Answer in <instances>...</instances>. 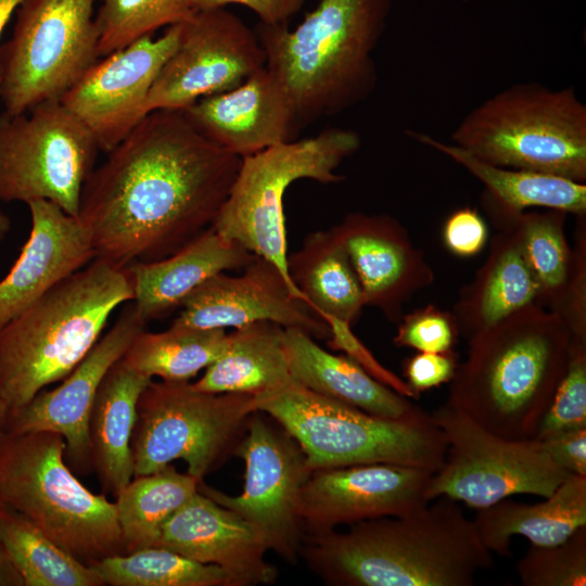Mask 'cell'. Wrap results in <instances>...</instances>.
<instances>
[{
    "label": "cell",
    "instance_id": "34",
    "mask_svg": "<svg viewBox=\"0 0 586 586\" xmlns=\"http://www.w3.org/2000/svg\"><path fill=\"white\" fill-rule=\"evenodd\" d=\"M0 543L23 586H104L92 565L60 547L18 512L0 505Z\"/></svg>",
    "mask_w": 586,
    "mask_h": 586
},
{
    "label": "cell",
    "instance_id": "14",
    "mask_svg": "<svg viewBox=\"0 0 586 586\" xmlns=\"http://www.w3.org/2000/svg\"><path fill=\"white\" fill-rule=\"evenodd\" d=\"M233 454L245 464L243 492L230 496L204 480L198 491L238 513L258 532L268 550L296 564L304 536L302 492L311 472L304 451L272 418L255 411Z\"/></svg>",
    "mask_w": 586,
    "mask_h": 586
},
{
    "label": "cell",
    "instance_id": "21",
    "mask_svg": "<svg viewBox=\"0 0 586 586\" xmlns=\"http://www.w3.org/2000/svg\"><path fill=\"white\" fill-rule=\"evenodd\" d=\"M183 112L203 136L241 158L293 141L301 130L286 90L266 66Z\"/></svg>",
    "mask_w": 586,
    "mask_h": 586
},
{
    "label": "cell",
    "instance_id": "10",
    "mask_svg": "<svg viewBox=\"0 0 586 586\" xmlns=\"http://www.w3.org/2000/svg\"><path fill=\"white\" fill-rule=\"evenodd\" d=\"M257 411L250 394L208 393L190 381L153 380L141 393L131 436L133 476L155 472L175 460L199 481L216 470Z\"/></svg>",
    "mask_w": 586,
    "mask_h": 586
},
{
    "label": "cell",
    "instance_id": "44",
    "mask_svg": "<svg viewBox=\"0 0 586 586\" xmlns=\"http://www.w3.org/2000/svg\"><path fill=\"white\" fill-rule=\"evenodd\" d=\"M539 442L559 468L569 474L586 476V426L562 432Z\"/></svg>",
    "mask_w": 586,
    "mask_h": 586
},
{
    "label": "cell",
    "instance_id": "28",
    "mask_svg": "<svg viewBox=\"0 0 586 586\" xmlns=\"http://www.w3.org/2000/svg\"><path fill=\"white\" fill-rule=\"evenodd\" d=\"M472 522L483 545L502 557L510 556L515 535L536 546L560 544L586 526V476L569 475L540 502L504 499L477 509Z\"/></svg>",
    "mask_w": 586,
    "mask_h": 586
},
{
    "label": "cell",
    "instance_id": "2",
    "mask_svg": "<svg viewBox=\"0 0 586 586\" xmlns=\"http://www.w3.org/2000/svg\"><path fill=\"white\" fill-rule=\"evenodd\" d=\"M413 512L303 536L300 557L328 585L471 586L493 553L459 504L440 496Z\"/></svg>",
    "mask_w": 586,
    "mask_h": 586
},
{
    "label": "cell",
    "instance_id": "32",
    "mask_svg": "<svg viewBox=\"0 0 586 586\" xmlns=\"http://www.w3.org/2000/svg\"><path fill=\"white\" fill-rule=\"evenodd\" d=\"M568 213L544 208L492 218L497 229L511 228L538 291V304L561 313L572 281L575 256L565 233Z\"/></svg>",
    "mask_w": 586,
    "mask_h": 586
},
{
    "label": "cell",
    "instance_id": "20",
    "mask_svg": "<svg viewBox=\"0 0 586 586\" xmlns=\"http://www.w3.org/2000/svg\"><path fill=\"white\" fill-rule=\"evenodd\" d=\"M360 283L365 304L398 322L404 305L434 281V271L407 229L386 214H347L331 228Z\"/></svg>",
    "mask_w": 586,
    "mask_h": 586
},
{
    "label": "cell",
    "instance_id": "41",
    "mask_svg": "<svg viewBox=\"0 0 586 586\" xmlns=\"http://www.w3.org/2000/svg\"><path fill=\"white\" fill-rule=\"evenodd\" d=\"M442 238L450 253L459 257H471L485 247L488 229L484 218L474 207L463 206L446 218Z\"/></svg>",
    "mask_w": 586,
    "mask_h": 586
},
{
    "label": "cell",
    "instance_id": "26",
    "mask_svg": "<svg viewBox=\"0 0 586 586\" xmlns=\"http://www.w3.org/2000/svg\"><path fill=\"white\" fill-rule=\"evenodd\" d=\"M407 135L446 155L483 183L481 203L491 219L532 207L558 209L576 216L586 214L585 182L551 174L493 165L428 133L407 130Z\"/></svg>",
    "mask_w": 586,
    "mask_h": 586
},
{
    "label": "cell",
    "instance_id": "37",
    "mask_svg": "<svg viewBox=\"0 0 586 586\" xmlns=\"http://www.w3.org/2000/svg\"><path fill=\"white\" fill-rule=\"evenodd\" d=\"M198 10V0H101L95 15L100 58L183 23Z\"/></svg>",
    "mask_w": 586,
    "mask_h": 586
},
{
    "label": "cell",
    "instance_id": "49",
    "mask_svg": "<svg viewBox=\"0 0 586 586\" xmlns=\"http://www.w3.org/2000/svg\"><path fill=\"white\" fill-rule=\"evenodd\" d=\"M7 415H8V409H7L4 403L2 402V399L0 397V434H1L2 430H3V425H4V422H5Z\"/></svg>",
    "mask_w": 586,
    "mask_h": 586
},
{
    "label": "cell",
    "instance_id": "23",
    "mask_svg": "<svg viewBox=\"0 0 586 586\" xmlns=\"http://www.w3.org/2000/svg\"><path fill=\"white\" fill-rule=\"evenodd\" d=\"M27 206L31 217L29 237L0 281V330L95 256L90 235L78 217L46 200L28 202Z\"/></svg>",
    "mask_w": 586,
    "mask_h": 586
},
{
    "label": "cell",
    "instance_id": "33",
    "mask_svg": "<svg viewBox=\"0 0 586 586\" xmlns=\"http://www.w3.org/2000/svg\"><path fill=\"white\" fill-rule=\"evenodd\" d=\"M198 484L171 463L133 476L115 501L125 553L156 546L165 523L198 492Z\"/></svg>",
    "mask_w": 586,
    "mask_h": 586
},
{
    "label": "cell",
    "instance_id": "24",
    "mask_svg": "<svg viewBox=\"0 0 586 586\" xmlns=\"http://www.w3.org/2000/svg\"><path fill=\"white\" fill-rule=\"evenodd\" d=\"M255 255L212 226L171 255L125 267L132 285V303L145 323L180 308L184 300L211 277L243 269Z\"/></svg>",
    "mask_w": 586,
    "mask_h": 586
},
{
    "label": "cell",
    "instance_id": "12",
    "mask_svg": "<svg viewBox=\"0 0 586 586\" xmlns=\"http://www.w3.org/2000/svg\"><path fill=\"white\" fill-rule=\"evenodd\" d=\"M91 131L61 100L0 114V201H50L77 217L99 151Z\"/></svg>",
    "mask_w": 586,
    "mask_h": 586
},
{
    "label": "cell",
    "instance_id": "16",
    "mask_svg": "<svg viewBox=\"0 0 586 586\" xmlns=\"http://www.w3.org/2000/svg\"><path fill=\"white\" fill-rule=\"evenodd\" d=\"M181 24L102 56L61 97L101 151H111L145 116L149 93L179 43Z\"/></svg>",
    "mask_w": 586,
    "mask_h": 586
},
{
    "label": "cell",
    "instance_id": "6",
    "mask_svg": "<svg viewBox=\"0 0 586 586\" xmlns=\"http://www.w3.org/2000/svg\"><path fill=\"white\" fill-rule=\"evenodd\" d=\"M257 411L279 423L301 446L310 471L394 463L435 472L447 443L425 411L386 419L310 391L294 379L255 396Z\"/></svg>",
    "mask_w": 586,
    "mask_h": 586
},
{
    "label": "cell",
    "instance_id": "22",
    "mask_svg": "<svg viewBox=\"0 0 586 586\" xmlns=\"http://www.w3.org/2000/svg\"><path fill=\"white\" fill-rule=\"evenodd\" d=\"M156 546L224 569L235 586L270 584L278 571L258 532L199 491L165 523Z\"/></svg>",
    "mask_w": 586,
    "mask_h": 586
},
{
    "label": "cell",
    "instance_id": "47",
    "mask_svg": "<svg viewBox=\"0 0 586 586\" xmlns=\"http://www.w3.org/2000/svg\"><path fill=\"white\" fill-rule=\"evenodd\" d=\"M24 0H0V38L12 14Z\"/></svg>",
    "mask_w": 586,
    "mask_h": 586
},
{
    "label": "cell",
    "instance_id": "43",
    "mask_svg": "<svg viewBox=\"0 0 586 586\" xmlns=\"http://www.w3.org/2000/svg\"><path fill=\"white\" fill-rule=\"evenodd\" d=\"M458 364V354L455 351L418 352L404 362L405 382L417 399L420 393L449 383Z\"/></svg>",
    "mask_w": 586,
    "mask_h": 586
},
{
    "label": "cell",
    "instance_id": "35",
    "mask_svg": "<svg viewBox=\"0 0 586 586\" xmlns=\"http://www.w3.org/2000/svg\"><path fill=\"white\" fill-rule=\"evenodd\" d=\"M228 333L174 324L162 332L141 331L122 357L130 369L167 382H187L224 352Z\"/></svg>",
    "mask_w": 586,
    "mask_h": 586
},
{
    "label": "cell",
    "instance_id": "4",
    "mask_svg": "<svg viewBox=\"0 0 586 586\" xmlns=\"http://www.w3.org/2000/svg\"><path fill=\"white\" fill-rule=\"evenodd\" d=\"M391 9L392 0H318L293 29L258 23L266 67L286 90L301 129L373 93V52Z\"/></svg>",
    "mask_w": 586,
    "mask_h": 586
},
{
    "label": "cell",
    "instance_id": "11",
    "mask_svg": "<svg viewBox=\"0 0 586 586\" xmlns=\"http://www.w3.org/2000/svg\"><path fill=\"white\" fill-rule=\"evenodd\" d=\"M100 0H24L0 47V101L22 114L60 100L98 62L94 7Z\"/></svg>",
    "mask_w": 586,
    "mask_h": 586
},
{
    "label": "cell",
    "instance_id": "1",
    "mask_svg": "<svg viewBox=\"0 0 586 586\" xmlns=\"http://www.w3.org/2000/svg\"><path fill=\"white\" fill-rule=\"evenodd\" d=\"M240 163L183 110L148 113L82 188L77 217L94 258L125 268L171 255L213 225Z\"/></svg>",
    "mask_w": 586,
    "mask_h": 586
},
{
    "label": "cell",
    "instance_id": "36",
    "mask_svg": "<svg viewBox=\"0 0 586 586\" xmlns=\"http://www.w3.org/2000/svg\"><path fill=\"white\" fill-rule=\"evenodd\" d=\"M91 565L110 586H235L218 565L161 546L106 557Z\"/></svg>",
    "mask_w": 586,
    "mask_h": 586
},
{
    "label": "cell",
    "instance_id": "42",
    "mask_svg": "<svg viewBox=\"0 0 586 586\" xmlns=\"http://www.w3.org/2000/svg\"><path fill=\"white\" fill-rule=\"evenodd\" d=\"M577 215L575 266L566 301L559 316L566 322L571 336L586 339V222Z\"/></svg>",
    "mask_w": 586,
    "mask_h": 586
},
{
    "label": "cell",
    "instance_id": "13",
    "mask_svg": "<svg viewBox=\"0 0 586 586\" xmlns=\"http://www.w3.org/2000/svg\"><path fill=\"white\" fill-rule=\"evenodd\" d=\"M431 416L447 448L443 463L428 484L430 501L447 496L483 509L512 495L545 498L571 475L550 459L535 438L502 437L447 404Z\"/></svg>",
    "mask_w": 586,
    "mask_h": 586
},
{
    "label": "cell",
    "instance_id": "9",
    "mask_svg": "<svg viewBox=\"0 0 586 586\" xmlns=\"http://www.w3.org/2000/svg\"><path fill=\"white\" fill-rule=\"evenodd\" d=\"M360 144L355 130L326 128L313 137L242 157L212 227L253 255L275 264L296 288L288 269L284 194L301 179L326 184L342 181L344 177L336 169Z\"/></svg>",
    "mask_w": 586,
    "mask_h": 586
},
{
    "label": "cell",
    "instance_id": "15",
    "mask_svg": "<svg viewBox=\"0 0 586 586\" xmlns=\"http://www.w3.org/2000/svg\"><path fill=\"white\" fill-rule=\"evenodd\" d=\"M265 66L255 30L240 17L226 8L198 10L181 24L179 43L151 88L145 115L184 110L237 87Z\"/></svg>",
    "mask_w": 586,
    "mask_h": 586
},
{
    "label": "cell",
    "instance_id": "7",
    "mask_svg": "<svg viewBox=\"0 0 586 586\" xmlns=\"http://www.w3.org/2000/svg\"><path fill=\"white\" fill-rule=\"evenodd\" d=\"M62 435L0 434V505L28 519L84 563L123 555L115 502L90 492L65 462Z\"/></svg>",
    "mask_w": 586,
    "mask_h": 586
},
{
    "label": "cell",
    "instance_id": "29",
    "mask_svg": "<svg viewBox=\"0 0 586 586\" xmlns=\"http://www.w3.org/2000/svg\"><path fill=\"white\" fill-rule=\"evenodd\" d=\"M152 381L122 359L103 378L88 420L91 463L105 492L116 496L133 477L131 436L139 397Z\"/></svg>",
    "mask_w": 586,
    "mask_h": 586
},
{
    "label": "cell",
    "instance_id": "17",
    "mask_svg": "<svg viewBox=\"0 0 586 586\" xmlns=\"http://www.w3.org/2000/svg\"><path fill=\"white\" fill-rule=\"evenodd\" d=\"M174 324L199 329H239L258 321L300 329L314 339H330L328 323L271 262L255 256L241 275L217 273L182 303Z\"/></svg>",
    "mask_w": 586,
    "mask_h": 586
},
{
    "label": "cell",
    "instance_id": "8",
    "mask_svg": "<svg viewBox=\"0 0 586 586\" xmlns=\"http://www.w3.org/2000/svg\"><path fill=\"white\" fill-rule=\"evenodd\" d=\"M450 139L493 165L586 181V105L572 87L514 84L472 109Z\"/></svg>",
    "mask_w": 586,
    "mask_h": 586
},
{
    "label": "cell",
    "instance_id": "25",
    "mask_svg": "<svg viewBox=\"0 0 586 586\" xmlns=\"http://www.w3.org/2000/svg\"><path fill=\"white\" fill-rule=\"evenodd\" d=\"M284 345L292 379L315 393L386 419H404L422 411L353 358L326 351L300 329L284 328Z\"/></svg>",
    "mask_w": 586,
    "mask_h": 586
},
{
    "label": "cell",
    "instance_id": "27",
    "mask_svg": "<svg viewBox=\"0 0 586 586\" xmlns=\"http://www.w3.org/2000/svg\"><path fill=\"white\" fill-rule=\"evenodd\" d=\"M532 304H538V291L517 235L511 228L498 229L485 262L454 305L459 333L468 341Z\"/></svg>",
    "mask_w": 586,
    "mask_h": 586
},
{
    "label": "cell",
    "instance_id": "38",
    "mask_svg": "<svg viewBox=\"0 0 586 586\" xmlns=\"http://www.w3.org/2000/svg\"><path fill=\"white\" fill-rule=\"evenodd\" d=\"M517 571L523 586H585L586 526L560 544H531Z\"/></svg>",
    "mask_w": 586,
    "mask_h": 586
},
{
    "label": "cell",
    "instance_id": "19",
    "mask_svg": "<svg viewBox=\"0 0 586 586\" xmlns=\"http://www.w3.org/2000/svg\"><path fill=\"white\" fill-rule=\"evenodd\" d=\"M146 323L128 302L110 330L53 390L38 392L26 405L7 415L2 432L48 431L65 440L68 463L84 471L91 463L88 420L99 386Z\"/></svg>",
    "mask_w": 586,
    "mask_h": 586
},
{
    "label": "cell",
    "instance_id": "5",
    "mask_svg": "<svg viewBox=\"0 0 586 586\" xmlns=\"http://www.w3.org/2000/svg\"><path fill=\"white\" fill-rule=\"evenodd\" d=\"M132 298L126 269L94 258L9 321L0 330V397L8 413L67 377L113 311Z\"/></svg>",
    "mask_w": 586,
    "mask_h": 586
},
{
    "label": "cell",
    "instance_id": "18",
    "mask_svg": "<svg viewBox=\"0 0 586 586\" xmlns=\"http://www.w3.org/2000/svg\"><path fill=\"white\" fill-rule=\"evenodd\" d=\"M433 473L394 463L314 470L302 492L304 534L423 508L431 502L426 488Z\"/></svg>",
    "mask_w": 586,
    "mask_h": 586
},
{
    "label": "cell",
    "instance_id": "3",
    "mask_svg": "<svg viewBox=\"0 0 586 586\" xmlns=\"http://www.w3.org/2000/svg\"><path fill=\"white\" fill-rule=\"evenodd\" d=\"M571 332L555 311L532 304L468 340L447 404L488 431L535 437L566 369Z\"/></svg>",
    "mask_w": 586,
    "mask_h": 586
},
{
    "label": "cell",
    "instance_id": "40",
    "mask_svg": "<svg viewBox=\"0 0 586 586\" xmlns=\"http://www.w3.org/2000/svg\"><path fill=\"white\" fill-rule=\"evenodd\" d=\"M459 336L453 313L429 304L402 316L393 343L417 352L444 353L454 351Z\"/></svg>",
    "mask_w": 586,
    "mask_h": 586
},
{
    "label": "cell",
    "instance_id": "45",
    "mask_svg": "<svg viewBox=\"0 0 586 586\" xmlns=\"http://www.w3.org/2000/svg\"><path fill=\"white\" fill-rule=\"evenodd\" d=\"M305 0H198V9L226 8L229 4L250 9L264 25L288 24L297 14Z\"/></svg>",
    "mask_w": 586,
    "mask_h": 586
},
{
    "label": "cell",
    "instance_id": "46",
    "mask_svg": "<svg viewBox=\"0 0 586 586\" xmlns=\"http://www.w3.org/2000/svg\"><path fill=\"white\" fill-rule=\"evenodd\" d=\"M0 586H23L22 579L0 543Z\"/></svg>",
    "mask_w": 586,
    "mask_h": 586
},
{
    "label": "cell",
    "instance_id": "31",
    "mask_svg": "<svg viewBox=\"0 0 586 586\" xmlns=\"http://www.w3.org/2000/svg\"><path fill=\"white\" fill-rule=\"evenodd\" d=\"M291 378L284 328L258 321L228 333L224 352L192 384L202 392L259 396Z\"/></svg>",
    "mask_w": 586,
    "mask_h": 586
},
{
    "label": "cell",
    "instance_id": "30",
    "mask_svg": "<svg viewBox=\"0 0 586 586\" xmlns=\"http://www.w3.org/2000/svg\"><path fill=\"white\" fill-rule=\"evenodd\" d=\"M290 277L305 303L329 328L351 326L365 304L362 290L349 258L332 229L309 233L288 256Z\"/></svg>",
    "mask_w": 586,
    "mask_h": 586
},
{
    "label": "cell",
    "instance_id": "48",
    "mask_svg": "<svg viewBox=\"0 0 586 586\" xmlns=\"http://www.w3.org/2000/svg\"><path fill=\"white\" fill-rule=\"evenodd\" d=\"M0 82H1V78H0ZM10 227H11L10 219L0 209V241H2L5 234L9 232Z\"/></svg>",
    "mask_w": 586,
    "mask_h": 586
},
{
    "label": "cell",
    "instance_id": "39",
    "mask_svg": "<svg viewBox=\"0 0 586 586\" xmlns=\"http://www.w3.org/2000/svg\"><path fill=\"white\" fill-rule=\"evenodd\" d=\"M583 426H586V339L572 336L566 369L534 438L543 441Z\"/></svg>",
    "mask_w": 586,
    "mask_h": 586
}]
</instances>
